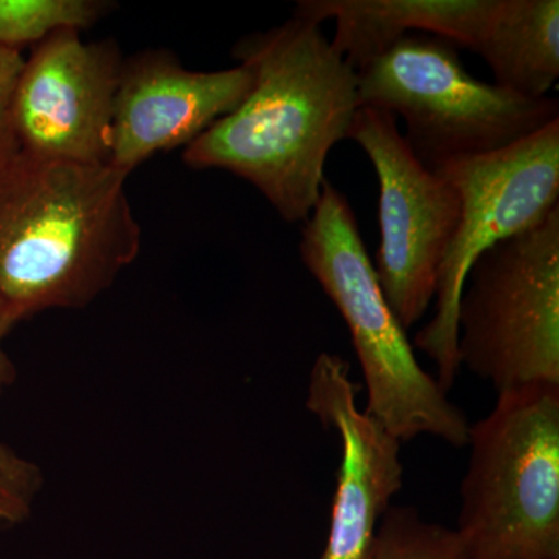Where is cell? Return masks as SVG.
Returning a JSON list of instances; mask_svg holds the SVG:
<instances>
[{
    "mask_svg": "<svg viewBox=\"0 0 559 559\" xmlns=\"http://www.w3.org/2000/svg\"><path fill=\"white\" fill-rule=\"evenodd\" d=\"M235 58L252 87L237 109L186 146L194 170L248 180L288 223L310 218L325 182L330 151L348 138L360 108L358 75L314 22L293 16L246 36Z\"/></svg>",
    "mask_w": 559,
    "mask_h": 559,
    "instance_id": "1",
    "label": "cell"
},
{
    "mask_svg": "<svg viewBox=\"0 0 559 559\" xmlns=\"http://www.w3.org/2000/svg\"><path fill=\"white\" fill-rule=\"evenodd\" d=\"M477 53L498 86L522 97H547L559 76L558 0H500Z\"/></svg>",
    "mask_w": 559,
    "mask_h": 559,
    "instance_id": "13",
    "label": "cell"
},
{
    "mask_svg": "<svg viewBox=\"0 0 559 559\" xmlns=\"http://www.w3.org/2000/svg\"><path fill=\"white\" fill-rule=\"evenodd\" d=\"M300 259L348 325L367 385V414L401 441L432 436L466 447L468 419L419 366L382 293L355 213L329 180L305 221Z\"/></svg>",
    "mask_w": 559,
    "mask_h": 559,
    "instance_id": "3",
    "label": "cell"
},
{
    "mask_svg": "<svg viewBox=\"0 0 559 559\" xmlns=\"http://www.w3.org/2000/svg\"><path fill=\"white\" fill-rule=\"evenodd\" d=\"M347 139L366 151L380 182L381 241L374 274L393 314L407 330L436 299L462 201L450 180L414 156L392 114L360 106Z\"/></svg>",
    "mask_w": 559,
    "mask_h": 559,
    "instance_id": "8",
    "label": "cell"
},
{
    "mask_svg": "<svg viewBox=\"0 0 559 559\" xmlns=\"http://www.w3.org/2000/svg\"><path fill=\"white\" fill-rule=\"evenodd\" d=\"M468 444L460 559H559V385L500 393Z\"/></svg>",
    "mask_w": 559,
    "mask_h": 559,
    "instance_id": "4",
    "label": "cell"
},
{
    "mask_svg": "<svg viewBox=\"0 0 559 559\" xmlns=\"http://www.w3.org/2000/svg\"><path fill=\"white\" fill-rule=\"evenodd\" d=\"M500 0H300L294 16L333 20L334 50L358 72L412 33H426L477 51Z\"/></svg>",
    "mask_w": 559,
    "mask_h": 559,
    "instance_id": "12",
    "label": "cell"
},
{
    "mask_svg": "<svg viewBox=\"0 0 559 559\" xmlns=\"http://www.w3.org/2000/svg\"><path fill=\"white\" fill-rule=\"evenodd\" d=\"M252 83L245 64L194 72L164 50L123 62L114 102L110 167L130 175L159 151L189 146L237 109Z\"/></svg>",
    "mask_w": 559,
    "mask_h": 559,
    "instance_id": "10",
    "label": "cell"
},
{
    "mask_svg": "<svg viewBox=\"0 0 559 559\" xmlns=\"http://www.w3.org/2000/svg\"><path fill=\"white\" fill-rule=\"evenodd\" d=\"M457 189L462 212L439 271L436 314L414 345L450 392L462 369L457 312L471 266L499 241L532 229L559 207V120L509 148L448 162L436 170Z\"/></svg>",
    "mask_w": 559,
    "mask_h": 559,
    "instance_id": "7",
    "label": "cell"
},
{
    "mask_svg": "<svg viewBox=\"0 0 559 559\" xmlns=\"http://www.w3.org/2000/svg\"><path fill=\"white\" fill-rule=\"evenodd\" d=\"M123 62L114 40L87 43L76 31L58 32L36 44L14 91V131L22 153L109 165Z\"/></svg>",
    "mask_w": 559,
    "mask_h": 559,
    "instance_id": "9",
    "label": "cell"
},
{
    "mask_svg": "<svg viewBox=\"0 0 559 559\" xmlns=\"http://www.w3.org/2000/svg\"><path fill=\"white\" fill-rule=\"evenodd\" d=\"M450 40L412 33L356 72L360 106L401 117L426 168L506 150L559 120L555 97L527 98L469 75Z\"/></svg>",
    "mask_w": 559,
    "mask_h": 559,
    "instance_id": "5",
    "label": "cell"
},
{
    "mask_svg": "<svg viewBox=\"0 0 559 559\" xmlns=\"http://www.w3.org/2000/svg\"><path fill=\"white\" fill-rule=\"evenodd\" d=\"M457 329L460 366L498 395L559 385V207L474 261Z\"/></svg>",
    "mask_w": 559,
    "mask_h": 559,
    "instance_id": "6",
    "label": "cell"
},
{
    "mask_svg": "<svg viewBox=\"0 0 559 559\" xmlns=\"http://www.w3.org/2000/svg\"><path fill=\"white\" fill-rule=\"evenodd\" d=\"M367 559H460L457 535L426 522L414 507H390Z\"/></svg>",
    "mask_w": 559,
    "mask_h": 559,
    "instance_id": "15",
    "label": "cell"
},
{
    "mask_svg": "<svg viewBox=\"0 0 559 559\" xmlns=\"http://www.w3.org/2000/svg\"><path fill=\"white\" fill-rule=\"evenodd\" d=\"M16 323L17 320L0 301V392L16 378L13 362L3 349V340ZM40 481L38 466L0 443V525L27 520Z\"/></svg>",
    "mask_w": 559,
    "mask_h": 559,
    "instance_id": "16",
    "label": "cell"
},
{
    "mask_svg": "<svg viewBox=\"0 0 559 559\" xmlns=\"http://www.w3.org/2000/svg\"><path fill=\"white\" fill-rule=\"evenodd\" d=\"M24 61L21 50L0 47V164L21 151L14 131L13 102Z\"/></svg>",
    "mask_w": 559,
    "mask_h": 559,
    "instance_id": "17",
    "label": "cell"
},
{
    "mask_svg": "<svg viewBox=\"0 0 559 559\" xmlns=\"http://www.w3.org/2000/svg\"><path fill=\"white\" fill-rule=\"evenodd\" d=\"M347 360L322 353L307 409L341 439L342 460L325 550L319 559H367L390 500L403 487L401 441L356 404Z\"/></svg>",
    "mask_w": 559,
    "mask_h": 559,
    "instance_id": "11",
    "label": "cell"
},
{
    "mask_svg": "<svg viewBox=\"0 0 559 559\" xmlns=\"http://www.w3.org/2000/svg\"><path fill=\"white\" fill-rule=\"evenodd\" d=\"M106 9L97 0H0V47L21 50L58 32H81Z\"/></svg>",
    "mask_w": 559,
    "mask_h": 559,
    "instance_id": "14",
    "label": "cell"
},
{
    "mask_svg": "<svg viewBox=\"0 0 559 559\" xmlns=\"http://www.w3.org/2000/svg\"><path fill=\"white\" fill-rule=\"evenodd\" d=\"M128 173L20 153L0 164V301L20 322L81 308L138 259Z\"/></svg>",
    "mask_w": 559,
    "mask_h": 559,
    "instance_id": "2",
    "label": "cell"
}]
</instances>
